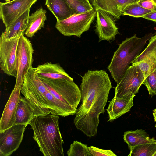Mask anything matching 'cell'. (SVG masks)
Returning a JSON list of instances; mask_svg holds the SVG:
<instances>
[{
    "instance_id": "1",
    "label": "cell",
    "mask_w": 156,
    "mask_h": 156,
    "mask_svg": "<svg viewBox=\"0 0 156 156\" xmlns=\"http://www.w3.org/2000/svg\"><path fill=\"white\" fill-rule=\"evenodd\" d=\"M112 87L103 70H88L82 76L80 90L81 103L77 108L74 123L78 129L89 137L97 134L100 115L105 112Z\"/></svg>"
},
{
    "instance_id": "2",
    "label": "cell",
    "mask_w": 156,
    "mask_h": 156,
    "mask_svg": "<svg viewBox=\"0 0 156 156\" xmlns=\"http://www.w3.org/2000/svg\"><path fill=\"white\" fill-rule=\"evenodd\" d=\"M21 92L33 107L36 116L51 114L65 117L76 114L51 94L35 73L33 67L25 76Z\"/></svg>"
},
{
    "instance_id": "3",
    "label": "cell",
    "mask_w": 156,
    "mask_h": 156,
    "mask_svg": "<svg viewBox=\"0 0 156 156\" xmlns=\"http://www.w3.org/2000/svg\"><path fill=\"white\" fill-rule=\"evenodd\" d=\"M59 115L37 116L29 123L33 139L44 156H63V141L59 126Z\"/></svg>"
},
{
    "instance_id": "4",
    "label": "cell",
    "mask_w": 156,
    "mask_h": 156,
    "mask_svg": "<svg viewBox=\"0 0 156 156\" xmlns=\"http://www.w3.org/2000/svg\"><path fill=\"white\" fill-rule=\"evenodd\" d=\"M156 34V32L148 33L140 38L135 34L126 38L119 44L107 68L117 83L121 80L132 61L141 53L147 41Z\"/></svg>"
},
{
    "instance_id": "5",
    "label": "cell",
    "mask_w": 156,
    "mask_h": 156,
    "mask_svg": "<svg viewBox=\"0 0 156 156\" xmlns=\"http://www.w3.org/2000/svg\"><path fill=\"white\" fill-rule=\"evenodd\" d=\"M38 78L56 98L76 112L81 94L80 89L73 81Z\"/></svg>"
},
{
    "instance_id": "6",
    "label": "cell",
    "mask_w": 156,
    "mask_h": 156,
    "mask_svg": "<svg viewBox=\"0 0 156 156\" xmlns=\"http://www.w3.org/2000/svg\"><path fill=\"white\" fill-rule=\"evenodd\" d=\"M96 11L93 9L87 12L74 14L63 20H57L55 28L65 36H75L79 38L87 31L96 16Z\"/></svg>"
},
{
    "instance_id": "7",
    "label": "cell",
    "mask_w": 156,
    "mask_h": 156,
    "mask_svg": "<svg viewBox=\"0 0 156 156\" xmlns=\"http://www.w3.org/2000/svg\"><path fill=\"white\" fill-rule=\"evenodd\" d=\"M20 36L16 51L17 76L14 87H22L26 75L32 67L34 49L31 41L25 37Z\"/></svg>"
},
{
    "instance_id": "8",
    "label": "cell",
    "mask_w": 156,
    "mask_h": 156,
    "mask_svg": "<svg viewBox=\"0 0 156 156\" xmlns=\"http://www.w3.org/2000/svg\"><path fill=\"white\" fill-rule=\"evenodd\" d=\"M21 34L8 40L2 32L0 37V68L7 75L16 78L17 76L16 51Z\"/></svg>"
},
{
    "instance_id": "9",
    "label": "cell",
    "mask_w": 156,
    "mask_h": 156,
    "mask_svg": "<svg viewBox=\"0 0 156 156\" xmlns=\"http://www.w3.org/2000/svg\"><path fill=\"white\" fill-rule=\"evenodd\" d=\"M145 77L137 65L129 66L120 82L115 87V97H122L128 94L136 95L143 83Z\"/></svg>"
},
{
    "instance_id": "10",
    "label": "cell",
    "mask_w": 156,
    "mask_h": 156,
    "mask_svg": "<svg viewBox=\"0 0 156 156\" xmlns=\"http://www.w3.org/2000/svg\"><path fill=\"white\" fill-rule=\"evenodd\" d=\"M27 126L14 124L0 133V156H9L19 147Z\"/></svg>"
},
{
    "instance_id": "11",
    "label": "cell",
    "mask_w": 156,
    "mask_h": 156,
    "mask_svg": "<svg viewBox=\"0 0 156 156\" xmlns=\"http://www.w3.org/2000/svg\"><path fill=\"white\" fill-rule=\"evenodd\" d=\"M37 0H13L0 2V17L5 28L9 27Z\"/></svg>"
},
{
    "instance_id": "12",
    "label": "cell",
    "mask_w": 156,
    "mask_h": 156,
    "mask_svg": "<svg viewBox=\"0 0 156 156\" xmlns=\"http://www.w3.org/2000/svg\"><path fill=\"white\" fill-rule=\"evenodd\" d=\"M95 9L97 22L95 31L99 37L98 42L104 40L110 42L114 41L116 35L119 33L115 23V19L103 10Z\"/></svg>"
},
{
    "instance_id": "13",
    "label": "cell",
    "mask_w": 156,
    "mask_h": 156,
    "mask_svg": "<svg viewBox=\"0 0 156 156\" xmlns=\"http://www.w3.org/2000/svg\"><path fill=\"white\" fill-rule=\"evenodd\" d=\"M21 88L14 87L5 107L0 121V133L15 124V114L21 97Z\"/></svg>"
},
{
    "instance_id": "14",
    "label": "cell",
    "mask_w": 156,
    "mask_h": 156,
    "mask_svg": "<svg viewBox=\"0 0 156 156\" xmlns=\"http://www.w3.org/2000/svg\"><path fill=\"white\" fill-rule=\"evenodd\" d=\"M139 0H89L95 9L103 10L112 16L115 20H119L122 11L128 5L137 2Z\"/></svg>"
},
{
    "instance_id": "15",
    "label": "cell",
    "mask_w": 156,
    "mask_h": 156,
    "mask_svg": "<svg viewBox=\"0 0 156 156\" xmlns=\"http://www.w3.org/2000/svg\"><path fill=\"white\" fill-rule=\"evenodd\" d=\"M136 95L128 94L118 98L114 97L110 102L107 109L111 122L130 111L133 105V100Z\"/></svg>"
},
{
    "instance_id": "16",
    "label": "cell",
    "mask_w": 156,
    "mask_h": 156,
    "mask_svg": "<svg viewBox=\"0 0 156 156\" xmlns=\"http://www.w3.org/2000/svg\"><path fill=\"white\" fill-rule=\"evenodd\" d=\"M35 73L38 77L49 79H66L73 81L71 77L58 63L47 62L34 68Z\"/></svg>"
},
{
    "instance_id": "17",
    "label": "cell",
    "mask_w": 156,
    "mask_h": 156,
    "mask_svg": "<svg viewBox=\"0 0 156 156\" xmlns=\"http://www.w3.org/2000/svg\"><path fill=\"white\" fill-rule=\"evenodd\" d=\"M35 117L34 109L29 101L21 97L15 114L14 124L27 126Z\"/></svg>"
},
{
    "instance_id": "18",
    "label": "cell",
    "mask_w": 156,
    "mask_h": 156,
    "mask_svg": "<svg viewBox=\"0 0 156 156\" xmlns=\"http://www.w3.org/2000/svg\"><path fill=\"white\" fill-rule=\"evenodd\" d=\"M46 12L41 7L30 15L28 25L24 33L26 36L32 38L37 32L44 27L47 19Z\"/></svg>"
},
{
    "instance_id": "19",
    "label": "cell",
    "mask_w": 156,
    "mask_h": 156,
    "mask_svg": "<svg viewBox=\"0 0 156 156\" xmlns=\"http://www.w3.org/2000/svg\"><path fill=\"white\" fill-rule=\"evenodd\" d=\"M45 5L57 20H64L74 14L65 0H45Z\"/></svg>"
},
{
    "instance_id": "20",
    "label": "cell",
    "mask_w": 156,
    "mask_h": 156,
    "mask_svg": "<svg viewBox=\"0 0 156 156\" xmlns=\"http://www.w3.org/2000/svg\"><path fill=\"white\" fill-rule=\"evenodd\" d=\"M30 8L29 9L24 13L15 21L10 26L3 32L5 38L10 39L24 34L29 22Z\"/></svg>"
},
{
    "instance_id": "21",
    "label": "cell",
    "mask_w": 156,
    "mask_h": 156,
    "mask_svg": "<svg viewBox=\"0 0 156 156\" xmlns=\"http://www.w3.org/2000/svg\"><path fill=\"white\" fill-rule=\"evenodd\" d=\"M123 139L129 149L138 145L151 142L155 140L154 137L150 138L147 132L143 129L125 132L123 135Z\"/></svg>"
},
{
    "instance_id": "22",
    "label": "cell",
    "mask_w": 156,
    "mask_h": 156,
    "mask_svg": "<svg viewBox=\"0 0 156 156\" xmlns=\"http://www.w3.org/2000/svg\"><path fill=\"white\" fill-rule=\"evenodd\" d=\"M146 48L131 62L132 65L141 61L156 64V34L148 40Z\"/></svg>"
},
{
    "instance_id": "23",
    "label": "cell",
    "mask_w": 156,
    "mask_h": 156,
    "mask_svg": "<svg viewBox=\"0 0 156 156\" xmlns=\"http://www.w3.org/2000/svg\"><path fill=\"white\" fill-rule=\"evenodd\" d=\"M129 156H154L156 152V140L131 148Z\"/></svg>"
},
{
    "instance_id": "24",
    "label": "cell",
    "mask_w": 156,
    "mask_h": 156,
    "mask_svg": "<svg viewBox=\"0 0 156 156\" xmlns=\"http://www.w3.org/2000/svg\"><path fill=\"white\" fill-rule=\"evenodd\" d=\"M68 156H92L89 147L78 141H74L67 152Z\"/></svg>"
},
{
    "instance_id": "25",
    "label": "cell",
    "mask_w": 156,
    "mask_h": 156,
    "mask_svg": "<svg viewBox=\"0 0 156 156\" xmlns=\"http://www.w3.org/2000/svg\"><path fill=\"white\" fill-rule=\"evenodd\" d=\"M73 11L74 14H79L93 9L89 2L85 0H65Z\"/></svg>"
},
{
    "instance_id": "26",
    "label": "cell",
    "mask_w": 156,
    "mask_h": 156,
    "mask_svg": "<svg viewBox=\"0 0 156 156\" xmlns=\"http://www.w3.org/2000/svg\"><path fill=\"white\" fill-rule=\"evenodd\" d=\"M151 12L141 6L136 2L126 6L122 11V15H128L136 18L142 17Z\"/></svg>"
},
{
    "instance_id": "27",
    "label": "cell",
    "mask_w": 156,
    "mask_h": 156,
    "mask_svg": "<svg viewBox=\"0 0 156 156\" xmlns=\"http://www.w3.org/2000/svg\"><path fill=\"white\" fill-rule=\"evenodd\" d=\"M142 84L147 87L151 97L156 95V70L145 78Z\"/></svg>"
},
{
    "instance_id": "28",
    "label": "cell",
    "mask_w": 156,
    "mask_h": 156,
    "mask_svg": "<svg viewBox=\"0 0 156 156\" xmlns=\"http://www.w3.org/2000/svg\"><path fill=\"white\" fill-rule=\"evenodd\" d=\"M89 149L92 156H117L111 150L102 149L93 146L89 147Z\"/></svg>"
},
{
    "instance_id": "29",
    "label": "cell",
    "mask_w": 156,
    "mask_h": 156,
    "mask_svg": "<svg viewBox=\"0 0 156 156\" xmlns=\"http://www.w3.org/2000/svg\"><path fill=\"white\" fill-rule=\"evenodd\" d=\"M137 2L145 9L152 12L156 11V0H139Z\"/></svg>"
},
{
    "instance_id": "30",
    "label": "cell",
    "mask_w": 156,
    "mask_h": 156,
    "mask_svg": "<svg viewBox=\"0 0 156 156\" xmlns=\"http://www.w3.org/2000/svg\"><path fill=\"white\" fill-rule=\"evenodd\" d=\"M142 17L153 21L156 23V11L151 12L143 16Z\"/></svg>"
},
{
    "instance_id": "31",
    "label": "cell",
    "mask_w": 156,
    "mask_h": 156,
    "mask_svg": "<svg viewBox=\"0 0 156 156\" xmlns=\"http://www.w3.org/2000/svg\"><path fill=\"white\" fill-rule=\"evenodd\" d=\"M153 118H154V121L156 123V124L155 125V127L156 128V113L153 112Z\"/></svg>"
},
{
    "instance_id": "32",
    "label": "cell",
    "mask_w": 156,
    "mask_h": 156,
    "mask_svg": "<svg viewBox=\"0 0 156 156\" xmlns=\"http://www.w3.org/2000/svg\"><path fill=\"white\" fill-rule=\"evenodd\" d=\"M153 112L156 113V108L155 109L153 110Z\"/></svg>"
},
{
    "instance_id": "33",
    "label": "cell",
    "mask_w": 156,
    "mask_h": 156,
    "mask_svg": "<svg viewBox=\"0 0 156 156\" xmlns=\"http://www.w3.org/2000/svg\"><path fill=\"white\" fill-rule=\"evenodd\" d=\"M6 2H9L11 1V0H5Z\"/></svg>"
},
{
    "instance_id": "34",
    "label": "cell",
    "mask_w": 156,
    "mask_h": 156,
    "mask_svg": "<svg viewBox=\"0 0 156 156\" xmlns=\"http://www.w3.org/2000/svg\"><path fill=\"white\" fill-rule=\"evenodd\" d=\"M154 156H156V152L155 153V154H154Z\"/></svg>"
},
{
    "instance_id": "35",
    "label": "cell",
    "mask_w": 156,
    "mask_h": 156,
    "mask_svg": "<svg viewBox=\"0 0 156 156\" xmlns=\"http://www.w3.org/2000/svg\"><path fill=\"white\" fill-rule=\"evenodd\" d=\"M85 0L89 2V0Z\"/></svg>"
}]
</instances>
